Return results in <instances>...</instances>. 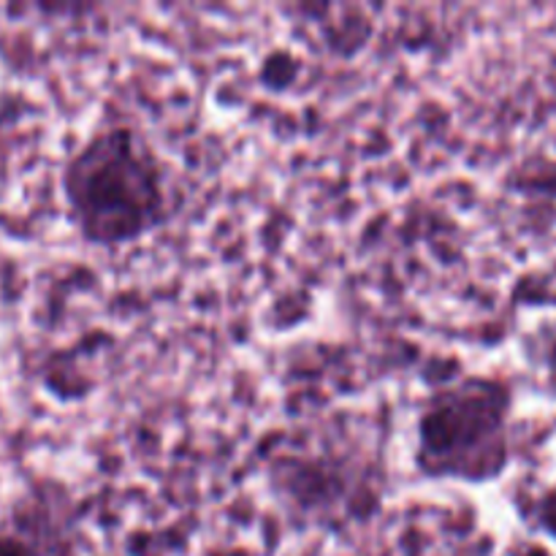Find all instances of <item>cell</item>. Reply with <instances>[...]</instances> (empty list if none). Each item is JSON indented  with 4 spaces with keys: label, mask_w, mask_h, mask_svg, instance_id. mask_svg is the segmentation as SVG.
Returning a JSON list of instances; mask_svg holds the SVG:
<instances>
[{
    "label": "cell",
    "mask_w": 556,
    "mask_h": 556,
    "mask_svg": "<svg viewBox=\"0 0 556 556\" xmlns=\"http://www.w3.org/2000/svg\"><path fill=\"white\" fill-rule=\"evenodd\" d=\"M527 521L535 532H541L546 541L556 543V481L548 483L527 510Z\"/></svg>",
    "instance_id": "5"
},
{
    "label": "cell",
    "mask_w": 556,
    "mask_h": 556,
    "mask_svg": "<svg viewBox=\"0 0 556 556\" xmlns=\"http://www.w3.org/2000/svg\"><path fill=\"white\" fill-rule=\"evenodd\" d=\"M541 372H543V386H546L548 394L556 400V329L546 337L541 348Z\"/></svg>",
    "instance_id": "6"
},
{
    "label": "cell",
    "mask_w": 556,
    "mask_h": 556,
    "mask_svg": "<svg viewBox=\"0 0 556 556\" xmlns=\"http://www.w3.org/2000/svg\"><path fill=\"white\" fill-rule=\"evenodd\" d=\"M0 556H85V505L60 478H33L0 510Z\"/></svg>",
    "instance_id": "4"
},
{
    "label": "cell",
    "mask_w": 556,
    "mask_h": 556,
    "mask_svg": "<svg viewBox=\"0 0 556 556\" xmlns=\"http://www.w3.org/2000/svg\"><path fill=\"white\" fill-rule=\"evenodd\" d=\"M516 386L481 369L432 386L413 421V470L432 483L492 486L514 467Z\"/></svg>",
    "instance_id": "2"
},
{
    "label": "cell",
    "mask_w": 556,
    "mask_h": 556,
    "mask_svg": "<svg viewBox=\"0 0 556 556\" xmlns=\"http://www.w3.org/2000/svg\"><path fill=\"white\" fill-rule=\"evenodd\" d=\"M60 201L81 244L119 253L168 226L174 215L172 166L141 125L109 119L63 161Z\"/></svg>",
    "instance_id": "1"
},
{
    "label": "cell",
    "mask_w": 556,
    "mask_h": 556,
    "mask_svg": "<svg viewBox=\"0 0 556 556\" xmlns=\"http://www.w3.org/2000/svg\"><path fill=\"white\" fill-rule=\"evenodd\" d=\"M364 454L334 445H291L271 456L269 483L277 503L309 519L334 516L345 503L351 516H369L383 497V478H367ZM378 476V472H372Z\"/></svg>",
    "instance_id": "3"
},
{
    "label": "cell",
    "mask_w": 556,
    "mask_h": 556,
    "mask_svg": "<svg viewBox=\"0 0 556 556\" xmlns=\"http://www.w3.org/2000/svg\"><path fill=\"white\" fill-rule=\"evenodd\" d=\"M508 556H556L554 548L543 541H525L521 546H516Z\"/></svg>",
    "instance_id": "7"
}]
</instances>
